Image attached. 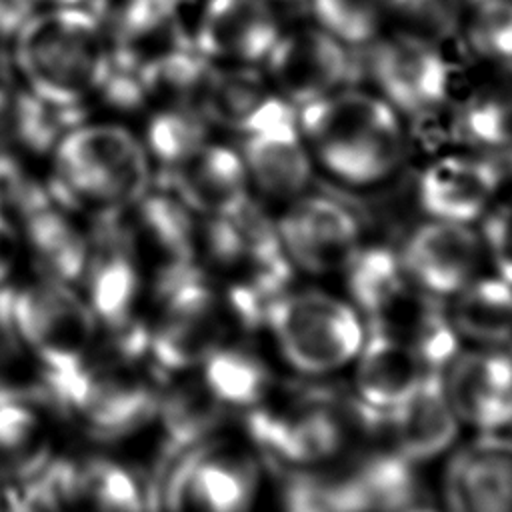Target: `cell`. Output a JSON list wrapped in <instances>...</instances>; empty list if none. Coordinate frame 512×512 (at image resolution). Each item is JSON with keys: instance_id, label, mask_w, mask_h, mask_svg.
Instances as JSON below:
<instances>
[{"instance_id": "cell-21", "label": "cell", "mask_w": 512, "mask_h": 512, "mask_svg": "<svg viewBox=\"0 0 512 512\" xmlns=\"http://www.w3.org/2000/svg\"><path fill=\"white\" fill-rule=\"evenodd\" d=\"M456 334L498 346L512 340V286L500 276H474L456 294L450 310Z\"/></svg>"}, {"instance_id": "cell-31", "label": "cell", "mask_w": 512, "mask_h": 512, "mask_svg": "<svg viewBox=\"0 0 512 512\" xmlns=\"http://www.w3.org/2000/svg\"><path fill=\"white\" fill-rule=\"evenodd\" d=\"M26 258L18 222L0 210V288L16 284L22 260Z\"/></svg>"}, {"instance_id": "cell-33", "label": "cell", "mask_w": 512, "mask_h": 512, "mask_svg": "<svg viewBox=\"0 0 512 512\" xmlns=\"http://www.w3.org/2000/svg\"><path fill=\"white\" fill-rule=\"evenodd\" d=\"M406 512H432V510H424V508H410Z\"/></svg>"}, {"instance_id": "cell-30", "label": "cell", "mask_w": 512, "mask_h": 512, "mask_svg": "<svg viewBox=\"0 0 512 512\" xmlns=\"http://www.w3.org/2000/svg\"><path fill=\"white\" fill-rule=\"evenodd\" d=\"M482 246L488 252L496 276L512 286V200L492 206L482 216Z\"/></svg>"}, {"instance_id": "cell-20", "label": "cell", "mask_w": 512, "mask_h": 512, "mask_svg": "<svg viewBox=\"0 0 512 512\" xmlns=\"http://www.w3.org/2000/svg\"><path fill=\"white\" fill-rule=\"evenodd\" d=\"M356 356V400L382 416L406 400L432 372L412 348L372 330Z\"/></svg>"}, {"instance_id": "cell-17", "label": "cell", "mask_w": 512, "mask_h": 512, "mask_svg": "<svg viewBox=\"0 0 512 512\" xmlns=\"http://www.w3.org/2000/svg\"><path fill=\"white\" fill-rule=\"evenodd\" d=\"M446 366L442 384L456 418L482 430H498L512 422L510 356L494 350L464 352Z\"/></svg>"}, {"instance_id": "cell-7", "label": "cell", "mask_w": 512, "mask_h": 512, "mask_svg": "<svg viewBox=\"0 0 512 512\" xmlns=\"http://www.w3.org/2000/svg\"><path fill=\"white\" fill-rule=\"evenodd\" d=\"M14 340L30 364L94 356L100 328L78 286L34 274L10 292Z\"/></svg>"}, {"instance_id": "cell-27", "label": "cell", "mask_w": 512, "mask_h": 512, "mask_svg": "<svg viewBox=\"0 0 512 512\" xmlns=\"http://www.w3.org/2000/svg\"><path fill=\"white\" fill-rule=\"evenodd\" d=\"M468 46L490 62H512V0H462V24Z\"/></svg>"}, {"instance_id": "cell-8", "label": "cell", "mask_w": 512, "mask_h": 512, "mask_svg": "<svg viewBox=\"0 0 512 512\" xmlns=\"http://www.w3.org/2000/svg\"><path fill=\"white\" fill-rule=\"evenodd\" d=\"M238 134V152L252 188L286 202L306 192L314 168L312 152L290 102L274 92Z\"/></svg>"}, {"instance_id": "cell-22", "label": "cell", "mask_w": 512, "mask_h": 512, "mask_svg": "<svg viewBox=\"0 0 512 512\" xmlns=\"http://www.w3.org/2000/svg\"><path fill=\"white\" fill-rule=\"evenodd\" d=\"M194 372L204 388L226 410L260 404L272 386V376L266 364L250 350L232 342L210 352Z\"/></svg>"}, {"instance_id": "cell-13", "label": "cell", "mask_w": 512, "mask_h": 512, "mask_svg": "<svg viewBox=\"0 0 512 512\" xmlns=\"http://www.w3.org/2000/svg\"><path fill=\"white\" fill-rule=\"evenodd\" d=\"M398 254L412 282L442 298L476 276L484 246L472 224L430 218L410 232Z\"/></svg>"}, {"instance_id": "cell-14", "label": "cell", "mask_w": 512, "mask_h": 512, "mask_svg": "<svg viewBox=\"0 0 512 512\" xmlns=\"http://www.w3.org/2000/svg\"><path fill=\"white\" fill-rule=\"evenodd\" d=\"M160 178V186L198 216H226L252 202V186L240 152L214 140H208L176 168L160 172Z\"/></svg>"}, {"instance_id": "cell-29", "label": "cell", "mask_w": 512, "mask_h": 512, "mask_svg": "<svg viewBox=\"0 0 512 512\" xmlns=\"http://www.w3.org/2000/svg\"><path fill=\"white\" fill-rule=\"evenodd\" d=\"M388 16L400 30L440 44L460 34L462 0H390Z\"/></svg>"}, {"instance_id": "cell-15", "label": "cell", "mask_w": 512, "mask_h": 512, "mask_svg": "<svg viewBox=\"0 0 512 512\" xmlns=\"http://www.w3.org/2000/svg\"><path fill=\"white\" fill-rule=\"evenodd\" d=\"M500 170L476 154H446L420 174L418 200L428 218L472 224L492 206L500 190Z\"/></svg>"}, {"instance_id": "cell-1", "label": "cell", "mask_w": 512, "mask_h": 512, "mask_svg": "<svg viewBox=\"0 0 512 512\" xmlns=\"http://www.w3.org/2000/svg\"><path fill=\"white\" fill-rule=\"evenodd\" d=\"M154 162L138 134L118 122H80L50 152L48 188L90 218L134 208L154 186Z\"/></svg>"}, {"instance_id": "cell-11", "label": "cell", "mask_w": 512, "mask_h": 512, "mask_svg": "<svg viewBox=\"0 0 512 512\" xmlns=\"http://www.w3.org/2000/svg\"><path fill=\"white\" fill-rule=\"evenodd\" d=\"M262 64L274 92L300 108L344 88L352 60L344 42L314 24L282 30Z\"/></svg>"}, {"instance_id": "cell-34", "label": "cell", "mask_w": 512, "mask_h": 512, "mask_svg": "<svg viewBox=\"0 0 512 512\" xmlns=\"http://www.w3.org/2000/svg\"><path fill=\"white\" fill-rule=\"evenodd\" d=\"M270 2H294V0H270Z\"/></svg>"}, {"instance_id": "cell-32", "label": "cell", "mask_w": 512, "mask_h": 512, "mask_svg": "<svg viewBox=\"0 0 512 512\" xmlns=\"http://www.w3.org/2000/svg\"><path fill=\"white\" fill-rule=\"evenodd\" d=\"M38 6H84L88 0H34Z\"/></svg>"}, {"instance_id": "cell-24", "label": "cell", "mask_w": 512, "mask_h": 512, "mask_svg": "<svg viewBox=\"0 0 512 512\" xmlns=\"http://www.w3.org/2000/svg\"><path fill=\"white\" fill-rule=\"evenodd\" d=\"M110 44L134 46L176 26L180 0H88Z\"/></svg>"}, {"instance_id": "cell-19", "label": "cell", "mask_w": 512, "mask_h": 512, "mask_svg": "<svg viewBox=\"0 0 512 512\" xmlns=\"http://www.w3.org/2000/svg\"><path fill=\"white\" fill-rule=\"evenodd\" d=\"M392 448L408 462H424L446 450L456 438L458 418L446 398L442 372H430L416 390L384 414Z\"/></svg>"}, {"instance_id": "cell-18", "label": "cell", "mask_w": 512, "mask_h": 512, "mask_svg": "<svg viewBox=\"0 0 512 512\" xmlns=\"http://www.w3.org/2000/svg\"><path fill=\"white\" fill-rule=\"evenodd\" d=\"M74 214L50 196L16 222L26 258L32 260L36 274L78 286L88 264L90 244L88 230L76 222Z\"/></svg>"}, {"instance_id": "cell-26", "label": "cell", "mask_w": 512, "mask_h": 512, "mask_svg": "<svg viewBox=\"0 0 512 512\" xmlns=\"http://www.w3.org/2000/svg\"><path fill=\"white\" fill-rule=\"evenodd\" d=\"M456 128L462 140L472 146L512 152V90L474 94L460 108Z\"/></svg>"}, {"instance_id": "cell-4", "label": "cell", "mask_w": 512, "mask_h": 512, "mask_svg": "<svg viewBox=\"0 0 512 512\" xmlns=\"http://www.w3.org/2000/svg\"><path fill=\"white\" fill-rule=\"evenodd\" d=\"M382 426V414L322 388L288 394L278 402L264 398L246 414L252 444L286 472L336 460Z\"/></svg>"}, {"instance_id": "cell-16", "label": "cell", "mask_w": 512, "mask_h": 512, "mask_svg": "<svg viewBox=\"0 0 512 512\" xmlns=\"http://www.w3.org/2000/svg\"><path fill=\"white\" fill-rule=\"evenodd\" d=\"M450 512H512V438L484 434L460 448L444 472Z\"/></svg>"}, {"instance_id": "cell-25", "label": "cell", "mask_w": 512, "mask_h": 512, "mask_svg": "<svg viewBox=\"0 0 512 512\" xmlns=\"http://www.w3.org/2000/svg\"><path fill=\"white\" fill-rule=\"evenodd\" d=\"M210 136V124L194 110L156 106L142 138L154 168L168 172L200 150Z\"/></svg>"}, {"instance_id": "cell-2", "label": "cell", "mask_w": 512, "mask_h": 512, "mask_svg": "<svg viewBox=\"0 0 512 512\" xmlns=\"http://www.w3.org/2000/svg\"><path fill=\"white\" fill-rule=\"evenodd\" d=\"M20 86L52 104L84 106L110 60V38L86 6H38L10 40Z\"/></svg>"}, {"instance_id": "cell-5", "label": "cell", "mask_w": 512, "mask_h": 512, "mask_svg": "<svg viewBox=\"0 0 512 512\" xmlns=\"http://www.w3.org/2000/svg\"><path fill=\"white\" fill-rule=\"evenodd\" d=\"M258 472L248 450L216 434L154 470V512H250Z\"/></svg>"}, {"instance_id": "cell-9", "label": "cell", "mask_w": 512, "mask_h": 512, "mask_svg": "<svg viewBox=\"0 0 512 512\" xmlns=\"http://www.w3.org/2000/svg\"><path fill=\"white\" fill-rule=\"evenodd\" d=\"M276 230L292 268L308 274L342 272L362 246L356 214L324 194H300L276 220Z\"/></svg>"}, {"instance_id": "cell-10", "label": "cell", "mask_w": 512, "mask_h": 512, "mask_svg": "<svg viewBox=\"0 0 512 512\" xmlns=\"http://www.w3.org/2000/svg\"><path fill=\"white\" fill-rule=\"evenodd\" d=\"M370 72L378 94L398 114H430L450 90V66L440 46L404 30L374 40Z\"/></svg>"}, {"instance_id": "cell-35", "label": "cell", "mask_w": 512, "mask_h": 512, "mask_svg": "<svg viewBox=\"0 0 512 512\" xmlns=\"http://www.w3.org/2000/svg\"><path fill=\"white\" fill-rule=\"evenodd\" d=\"M510 154H512V152H510Z\"/></svg>"}, {"instance_id": "cell-23", "label": "cell", "mask_w": 512, "mask_h": 512, "mask_svg": "<svg viewBox=\"0 0 512 512\" xmlns=\"http://www.w3.org/2000/svg\"><path fill=\"white\" fill-rule=\"evenodd\" d=\"M272 96L274 90L250 66L212 62L198 112L210 126L240 132Z\"/></svg>"}, {"instance_id": "cell-3", "label": "cell", "mask_w": 512, "mask_h": 512, "mask_svg": "<svg viewBox=\"0 0 512 512\" xmlns=\"http://www.w3.org/2000/svg\"><path fill=\"white\" fill-rule=\"evenodd\" d=\"M296 112L312 156L342 182L376 184L404 156L400 114L378 92L344 86Z\"/></svg>"}, {"instance_id": "cell-28", "label": "cell", "mask_w": 512, "mask_h": 512, "mask_svg": "<svg viewBox=\"0 0 512 512\" xmlns=\"http://www.w3.org/2000/svg\"><path fill=\"white\" fill-rule=\"evenodd\" d=\"M316 26L346 46L374 42L388 18L390 0H310Z\"/></svg>"}, {"instance_id": "cell-6", "label": "cell", "mask_w": 512, "mask_h": 512, "mask_svg": "<svg viewBox=\"0 0 512 512\" xmlns=\"http://www.w3.org/2000/svg\"><path fill=\"white\" fill-rule=\"evenodd\" d=\"M264 324L282 358L302 374H328L356 358L364 342L358 310L322 290H286L266 310Z\"/></svg>"}, {"instance_id": "cell-12", "label": "cell", "mask_w": 512, "mask_h": 512, "mask_svg": "<svg viewBox=\"0 0 512 512\" xmlns=\"http://www.w3.org/2000/svg\"><path fill=\"white\" fill-rule=\"evenodd\" d=\"M280 32L270 0H206L190 42L210 62L252 68L266 60Z\"/></svg>"}]
</instances>
